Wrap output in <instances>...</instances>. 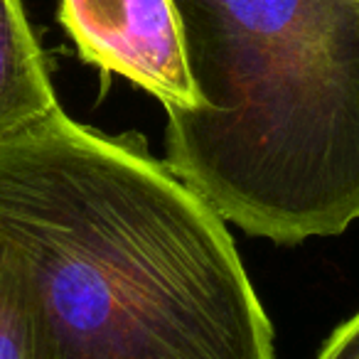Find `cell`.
I'll list each match as a JSON object with an SVG mask.
<instances>
[{
    "label": "cell",
    "mask_w": 359,
    "mask_h": 359,
    "mask_svg": "<svg viewBox=\"0 0 359 359\" xmlns=\"http://www.w3.org/2000/svg\"><path fill=\"white\" fill-rule=\"evenodd\" d=\"M200 109L168 111L165 168L273 244L359 219V8L175 0Z\"/></svg>",
    "instance_id": "cell-2"
},
{
    "label": "cell",
    "mask_w": 359,
    "mask_h": 359,
    "mask_svg": "<svg viewBox=\"0 0 359 359\" xmlns=\"http://www.w3.org/2000/svg\"><path fill=\"white\" fill-rule=\"evenodd\" d=\"M60 22L84 62L153 94L165 111H195L175 0H60Z\"/></svg>",
    "instance_id": "cell-3"
},
{
    "label": "cell",
    "mask_w": 359,
    "mask_h": 359,
    "mask_svg": "<svg viewBox=\"0 0 359 359\" xmlns=\"http://www.w3.org/2000/svg\"><path fill=\"white\" fill-rule=\"evenodd\" d=\"M318 359H359V313L334 330Z\"/></svg>",
    "instance_id": "cell-6"
},
{
    "label": "cell",
    "mask_w": 359,
    "mask_h": 359,
    "mask_svg": "<svg viewBox=\"0 0 359 359\" xmlns=\"http://www.w3.org/2000/svg\"><path fill=\"white\" fill-rule=\"evenodd\" d=\"M60 109L22 0H0V140Z\"/></svg>",
    "instance_id": "cell-4"
},
{
    "label": "cell",
    "mask_w": 359,
    "mask_h": 359,
    "mask_svg": "<svg viewBox=\"0 0 359 359\" xmlns=\"http://www.w3.org/2000/svg\"><path fill=\"white\" fill-rule=\"evenodd\" d=\"M349 3H352V6H357V8H359V0H349Z\"/></svg>",
    "instance_id": "cell-7"
},
{
    "label": "cell",
    "mask_w": 359,
    "mask_h": 359,
    "mask_svg": "<svg viewBox=\"0 0 359 359\" xmlns=\"http://www.w3.org/2000/svg\"><path fill=\"white\" fill-rule=\"evenodd\" d=\"M0 359H35L27 293L20 269L0 241Z\"/></svg>",
    "instance_id": "cell-5"
},
{
    "label": "cell",
    "mask_w": 359,
    "mask_h": 359,
    "mask_svg": "<svg viewBox=\"0 0 359 359\" xmlns=\"http://www.w3.org/2000/svg\"><path fill=\"white\" fill-rule=\"evenodd\" d=\"M35 359H276L226 222L135 135L62 109L0 140Z\"/></svg>",
    "instance_id": "cell-1"
}]
</instances>
